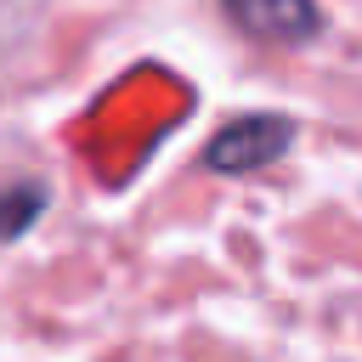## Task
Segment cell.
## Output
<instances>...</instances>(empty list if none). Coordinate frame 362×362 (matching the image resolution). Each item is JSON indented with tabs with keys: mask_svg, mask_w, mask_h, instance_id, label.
Here are the masks:
<instances>
[{
	"mask_svg": "<svg viewBox=\"0 0 362 362\" xmlns=\"http://www.w3.org/2000/svg\"><path fill=\"white\" fill-rule=\"evenodd\" d=\"M288 119H266V113H249V119H232L209 147H204V164L209 170H226V175H249L260 164H272L283 147H288Z\"/></svg>",
	"mask_w": 362,
	"mask_h": 362,
	"instance_id": "1",
	"label": "cell"
},
{
	"mask_svg": "<svg viewBox=\"0 0 362 362\" xmlns=\"http://www.w3.org/2000/svg\"><path fill=\"white\" fill-rule=\"evenodd\" d=\"M221 6L249 40H266V45H305L322 28L311 0H221Z\"/></svg>",
	"mask_w": 362,
	"mask_h": 362,
	"instance_id": "2",
	"label": "cell"
}]
</instances>
